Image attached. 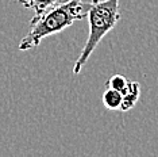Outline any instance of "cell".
<instances>
[{"instance_id": "4", "label": "cell", "mask_w": 158, "mask_h": 157, "mask_svg": "<svg viewBox=\"0 0 158 157\" xmlns=\"http://www.w3.org/2000/svg\"><path fill=\"white\" fill-rule=\"evenodd\" d=\"M68 0H18L22 7L28 10H33L34 16H39L46 11H49L53 7H57L61 3H65Z\"/></svg>"}, {"instance_id": "2", "label": "cell", "mask_w": 158, "mask_h": 157, "mask_svg": "<svg viewBox=\"0 0 158 157\" xmlns=\"http://www.w3.org/2000/svg\"><path fill=\"white\" fill-rule=\"evenodd\" d=\"M85 8L89 22V35L80 56L74 62L73 74L81 72L102 39L116 26L122 18L119 11V0H91L85 4Z\"/></svg>"}, {"instance_id": "3", "label": "cell", "mask_w": 158, "mask_h": 157, "mask_svg": "<svg viewBox=\"0 0 158 157\" xmlns=\"http://www.w3.org/2000/svg\"><path fill=\"white\" fill-rule=\"evenodd\" d=\"M139 96H141V85L136 81H130L126 87V90L122 92V104H120V111L127 112L131 108H134L136 102H138Z\"/></svg>"}, {"instance_id": "6", "label": "cell", "mask_w": 158, "mask_h": 157, "mask_svg": "<svg viewBox=\"0 0 158 157\" xmlns=\"http://www.w3.org/2000/svg\"><path fill=\"white\" fill-rule=\"evenodd\" d=\"M127 84H128V80L124 76H122V74H114V76L107 81L106 87L111 88V90H115V91L123 92L126 90V87H127Z\"/></svg>"}, {"instance_id": "1", "label": "cell", "mask_w": 158, "mask_h": 157, "mask_svg": "<svg viewBox=\"0 0 158 157\" xmlns=\"http://www.w3.org/2000/svg\"><path fill=\"white\" fill-rule=\"evenodd\" d=\"M87 16V8L82 0H68L39 16H33L28 23V33L19 42V50L26 52L38 48L42 39L58 34L70 27L77 20Z\"/></svg>"}, {"instance_id": "5", "label": "cell", "mask_w": 158, "mask_h": 157, "mask_svg": "<svg viewBox=\"0 0 158 157\" xmlns=\"http://www.w3.org/2000/svg\"><path fill=\"white\" fill-rule=\"evenodd\" d=\"M103 104L107 110H119L122 104V92L107 88L103 94Z\"/></svg>"}]
</instances>
